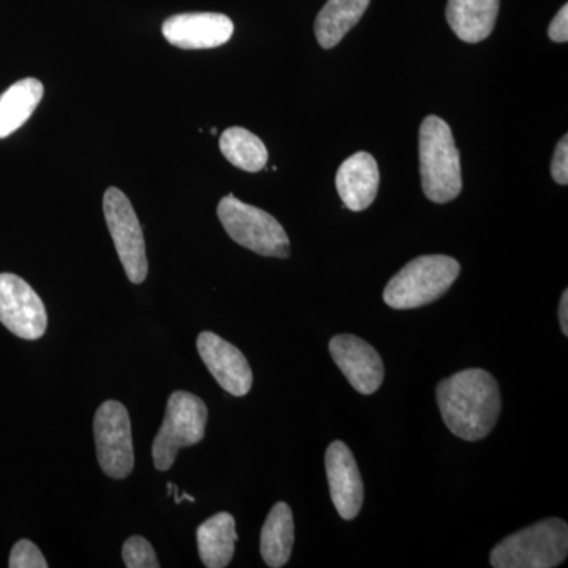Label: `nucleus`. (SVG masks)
Wrapping results in <instances>:
<instances>
[{"label":"nucleus","instance_id":"obj_1","mask_svg":"<svg viewBox=\"0 0 568 568\" xmlns=\"http://www.w3.org/2000/svg\"><path fill=\"white\" fill-rule=\"evenodd\" d=\"M436 399L444 424L465 440L485 439L495 428L503 407L499 384L480 368L463 369L440 381Z\"/></svg>","mask_w":568,"mask_h":568},{"label":"nucleus","instance_id":"obj_2","mask_svg":"<svg viewBox=\"0 0 568 568\" xmlns=\"http://www.w3.org/2000/svg\"><path fill=\"white\" fill-rule=\"evenodd\" d=\"M422 189L429 201L446 204L462 193V163L450 126L437 115H428L420 126Z\"/></svg>","mask_w":568,"mask_h":568},{"label":"nucleus","instance_id":"obj_3","mask_svg":"<svg viewBox=\"0 0 568 568\" xmlns=\"http://www.w3.org/2000/svg\"><path fill=\"white\" fill-rule=\"evenodd\" d=\"M568 555V526L559 518H548L514 536L504 538L491 551L495 568H552Z\"/></svg>","mask_w":568,"mask_h":568},{"label":"nucleus","instance_id":"obj_4","mask_svg":"<svg viewBox=\"0 0 568 568\" xmlns=\"http://www.w3.org/2000/svg\"><path fill=\"white\" fill-rule=\"evenodd\" d=\"M458 261L444 254L416 257L388 282L384 302L395 310H414L436 302L458 278Z\"/></svg>","mask_w":568,"mask_h":568},{"label":"nucleus","instance_id":"obj_5","mask_svg":"<svg viewBox=\"0 0 568 568\" xmlns=\"http://www.w3.org/2000/svg\"><path fill=\"white\" fill-rule=\"evenodd\" d=\"M216 213L224 231L235 244L252 250L261 256L280 257V260L290 257V237L271 213L242 203L234 194H227L220 201Z\"/></svg>","mask_w":568,"mask_h":568},{"label":"nucleus","instance_id":"obj_6","mask_svg":"<svg viewBox=\"0 0 568 568\" xmlns=\"http://www.w3.org/2000/svg\"><path fill=\"white\" fill-rule=\"evenodd\" d=\"M207 417V406L200 396L183 390L170 396L162 428L152 446L156 470L166 473L173 467L181 448L196 446L204 439Z\"/></svg>","mask_w":568,"mask_h":568},{"label":"nucleus","instance_id":"obj_7","mask_svg":"<svg viewBox=\"0 0 568 568\" xmlns=\"http://www.w3.org/2000/svg\"><path fill=\"white\" fill-rule=\"evenodd\" d=\"M97 458L108 477L122 480L133 473L134 450L132 422L122 403L108 399L93 418Z\"/></svg>","mask_w":568,"mask_h":568},{"label":"nucleus","instance_id":"obj_8","mask_svg":"<svg viewBox=\"0 0 568 568\" xmlns=\"http://www.w3.org/2000/svg\"><path fill=\"white\" fill-rule=\"evenodd\" d=\"M103 212L126 278L133 284L144 283L149 272L148 254L141 223L132 203L121 190L111 186L104 193Z\"/></svg>","mask_w":568,"mask_h":568},{"label":"nucleus","instance_id":"obj_9","mask_svg":"<svg viewBox=\"0 0 568 568\" xmlns=\"http://www.w3.org/2000/svg\"><path fill=\"white\" fill-rule=\"evenodd\" d=\"M0 323L24 339H39L47 332V308L21 276L0 274Z\"/></svg>","mask_w":568,"mask_h":568},{"label":"nucleus","instance_id":"obj_10","mask_svg":"<svg viewBox=\"0 0 568 568\" xmlns=\"http://www.w3.org/2000/svg\"><path fill=\"white\" fill-rule=\"evenodd\" d=\"M328 349L335 364L358 394L373 395L383 386V358L365 339L355 335H336L331 339Z\"/></svg>","mask_w":568,"mask_h":568},{"label":"nucleus","instance_id":"obj_11","mask_svg":"<svg viewBox=\"0 0 568 568\" xmlns=\"http://www.w3.org/2000/svg\"><path fill=\"white\" fill-rule=\"evenodd\" d=\"M196 346L205 366L223 390L233 396H245L252 390V366L237 347L212 332L200 334Z\"/></svg>","mask_w":568,"mask_h":568},{"label":"nucleus","instance_id":"obj_12","mask_svg":"<svg viewBox=\"0 0 568 568\" xmlns=\"http://www.w3.org/2000/svg\"><path fill=\"white\" fill-rule=\"evenodd\" d=\"M325 470L332 503L339 517L351 521L364 506V481L353 452L342 440H335L325 452Z\"/></svg>","mask_w":568,"mask_h":568},{"label":"nucleus","instance_id":"obj_13","mask_svg":"<svg viewBox=\"0 0 568 568\" xmlns=\"http://www.w3.org/2000/svg\"><path fill=\"white\" fill-rule=\"evenodd\" d=\"M162 31L181 50H212L230 41L234 22L222 13H182L164 21Z\"/></svg>","mask_w":568,"mask_h":568},{"label":"nucleus","instance_id":"obj_14","mask_svg":"<svg viewBox=\"0 0 568 568\" xmlns=\"http://www.w3.org/2000/svg\"><path fill=\"white\" fill-rule=\"evenodd\" d=\"M336 190L345 207L353 212L368 209L379 190V168L368 152H357L339 166Z\"/></svg>","mask_w":568,"mask_h":568},{"label":"nucleus","instance_id":"obj_15","mask_svg":"<svg viewBox=\"0 0 568 568\" xmlns=\"http://www.w3.org/2000/svg\"><path fill=\"white\" fill-rule=\"evenodd\" d=\"M499 0H448L446 18L452 31L466 43H478L495 29Z\"/></svg>","mask_w":568,"mask_h":568},{"label":"nucleus","instance_id":"obj_16","mask_svg":"<svg viewBox=\"0 0 568 568\" xmlns=\"http://www.w3.org/2000/svg\"><path fill=\"white\" fill-rule=\"evenodd\" d=\"M197 549L200 558L207 568H224L230 566L234 558L235 519L227 511H220L212 518L205 519L196 530Z\"/></svg>","mask_w":568,"mask_h":568},{"label":"nucleus","instance_id":"obj_17","mask_svg":"<svg viewBox=\"0 0 568 568\" xmlns=\"http://www.w3.org/2000/svg\"><path fill=\"white\" fill-rule=\"evenodd\" d=\"M43 84L26 78L0 95V140L21 129L43 99Z\"/></svg>","mask_w":568,"mask_h":568},{"label":"nucleus","instance_id":"obj_18","mask_svg":"<svg viewBox=\"0 0 568 568\" xmlns=\"http://www.w3.org/2000/svg\"><path fill=\"white\" fill-rule=\"evenodd\" d=\"M293 547V510L286 503L275 504L261 530V556L268 567H284L291 558Z\"/></svg>","mask_w":568,"mask_h":568},{"label":"nucleus","instance_id":"obj_19","mask_svg":"<svg viewBox=\"0 0 568 568\" xmlns=\"http://www.w3.org/2000/svg\"><path fill=\"white\" fill-rule=\"evenodd\" d=\"M368 6L369 0H327L315 22L317 43L324 50L336 47L362 20Z\"/></svg>","mask_w":568,"mask_h":568},{"label":"nucleus","instance_id":"obj_20","mask_svg":"<svg viewBox=\"0 0 568 568\" xmlns=\"http://www.w3.org/2000/svg\"><path fill=\"white\" fill-rule=\"evenodd\" d=\"M220 151L224 159L239 170L257 173L267 164L268 152L264 142L241 126L224 130L220 138Z\"/></svg>","mask_w":568,"mask_h":568},{"label":"nucleus","instance_id":"obj_21","mask_svg":"<svg viewBox=\"0 0 568 568\" xmlns=\"http://www.w3.org/2000/svg\"><path fill=\"white\" fill-rule=\"evenodd\" d=\"M122 559L129 568H159L155 549L144 537L133 536L123 544Z\"/></svg>","mask_w":568,"mask_h":568},{"label":"nucleus","instance_id":"obj_22","mask_svg":"<svg viewBox=\"0 0 568 568\" xmlns=\"http://www.w3.org/2000/svg\"><path fill=\"white\" fill-rule=\"evenodd\" d=\"M10 568H47L48 562L31 540H20L11 549Z\"/></svg>","mask_w":568,"mask_h":568},{"label":"nucleus","instance_id":"obj_23","mask_svg":"<svg viewBox=\"0 0 568 568\" xmlns=\"http://www.w3.org/2000/svg\"><path fill=\"white\" fill-rule=\"evenodd\" d=\"M552 179L559 183V185H567L568 183V138H562L559 141L558 148H556L555 156H552L551 163Z\"/></svg>","mask_w":568,"mask_h":568},{"label":"nucleus","instance_id":"obj_24","mask_svg":"<svg viewBox=\"0 0 568 568\" xmlns=\"http://www.w3.org/2000/svg\"><path fill=\"white\" fill-rule=\"evenodd\" d=\"M549 39L556 43H566L568 40V7L564 6L556 14L555 20L549 24L548 29Z\"/></svg>","mask_w":568,"mask_h":568},{"label":"nucleus","instance_id":"obj_25","mask_svg":"<svg viewBox=\"0 0 568 568\" xmlns=\"http://www.w3.org/2000/svg\"><path fill=\"white\" fill-rule=\"evenodd\" d=\"M559 323L562 328L564 335L568 334V293L564 291L562 298L559 304Z\"/></svg>","mask_w":568,"mask_h":568}]
</instances>
